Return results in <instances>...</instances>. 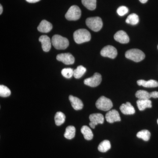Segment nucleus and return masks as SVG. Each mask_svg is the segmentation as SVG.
<instances>
[{"label":"nucleus","instance_id":"nucleus-1","mask_svg":"<svg viewBox=\"0 0 158 158\" xmlns=\"http://www.w3.org/2000/svg\"><path fill=\"white\" fill-rule=\"evenodd\" d=\"M73 38L76 43L81 44L90 41L91 39V35L90 32L86 29H79L75 31Z\"/></svg>","mask_w":158,"mask_h":158},{"label":"nucleus","instance_id":"nucleus-2","mask_svg":"<svg viewBox=\"0 0 158 158\" xmlns=\"http://www.w3.org/2000/svg\"><path fill=\"white\" fill-rule=\"evenodd\" d=\"M52 43L54 47L58 50L65 49L69 45V41L67 38L58 34L53 36Z\"/></svg>","mask_w":158,"mask_h":158},{"label":"nucleus","instance_id":"nucleus-3","mask_svg":"<svg viewBox=\"0 0 158 158\" xmlns=\"http://www.w3.org/2000/svg\"><path fill=\"white\" fill-rule=\"evenodd\" d=\"M145 56L144 53L138 49H131L125 53V57L127 59L137 62L142 61Z\"/></svg>","mask_w":158,"mask_h":158},{"label":"nucleus","instance_id":"nucleus-4","mask_svg":"<svg viewBox=\"0 0 158 158\" xmlns=\"http://www.w3.org/2000/svg\"><path fill=\"white\" fill-rule=\"evenodd\" d=\"M86 24L90 30L94 32H98L103 26L102 21L99 17L88 18L86 19Z\"/></svg>","mask_w":158,"mask_h":158},{"label":"nucleus","instance_id":"nucleus-5","mask_svg":"<svg viewBox=\"0 0 158 158\" xmlns=\"http://www.w3.org/2000/svg\"><path fill=\"white\" fill-rule=\"evenodd\" d=\"M81 15V11L77 6H71L65 15V17L69 21H76L78 20Z\"/></svg>","mask_w":158,"mask_h":158},{"label":"nucleus","instance_id":"nucleus-6","mask_svg":"<svg viewBox=\"0 0 158 158\" xmlns=\"http://www.w3.org/2000/svg\"><path fill=\"white\" fill-rule=\"evenodd\" d=\"M96 106L99 110L107 111L112 109L113 104L110 99L105 96H102L97 101Z\"/></svg>","mask_w":158,"mask_h":158},{"label":"nucleus","instance_id":"nucleus-7","mask_svg":"<svg viewBox=\"0 0 158 158\" xmlns=\"http://www.w3.org/2000/svg\"><path fill=\"white\" fill-rule=\"evenodd\" d=\"M102 76L100 74L96 73L91 77L85 79L84 81V84L90 87H96L98 86L102 82Z\"/></svg>","mask_w":158,"mask_h":158},{"label":"nucleus","instance_id":"nucleus-8","mask_svg":"<svg viewBox=\"0 0 158 158\" xmlns=\"http://www.w3.org/2000/svg\"><path fill=\"white\" fill-rule=\"evenodd\" d=\"M100 54L102 56L114 59L117 56V51L113 46L107 45L102 49Z\"/></svg>","mask_w":158,"mask_h":158},{"label":"nucleus","instance_id":"nucleus-9","mask_svg":"<svg viewBox=\"0 0 158 158\" xmlns=\"http://www.w3.org/2000/svg\"><path fill=\"white\" fill-rule=\"evenodd\" d=\"M90 122L89 125L92 128H95V126L98 124H103L104 122V117L100 113H94L89 116Z\"/></svg>","mask_w":158,"mask_h":158},{"label":"nucleus","instance_id":"nucleus-10","mask_svg":"<svg viewBox=\"0 0 158 158\" xmlns=\"http://www.w3.org/2000/svg\"><path fill=\"white\" fill-rule=\"evenodd\" d=\"M56 59L57 60L63 62L65 65H72L75 62L74 57L69 53L59 54L57 55Z\"/></svg>","mask_w":158,"mask_h":158},{"label":"nucleus","instance_id":"nucleus-11","mask_svg":"<svg viewBox=\"0 0 158 158\" xmlns=\"http://www.w3.org/2000/svg\"><path fill=\"white\" fill-rule=\"evenodd\" d=\"M106 119L109 123H113L121 120L120 116L118 111L115 110H110L106 115Z\"/></svg>","mask_w":158,"mask_h":158},{"label":"nucleus","instance_id":"nucleus-12","mask_svg":"<svg viewBox=\"0 0 158 158\" xmlns=\"http://www.w3.org/2000/svg\"><path fill=\"white\" fill-rule=\"evenodd\" d=\"M39 40L41 42L43 50L45 52L50 50L52 43L49 37L47 35H42L39 37Z\"/></svg>","mask_w":158,"mask_h":158},{"label":"nucleus","instance_id":"nucleus-13","mask_svg":"<svg viewBox=\"0 0 158 158\" xmlns=\"http://www.w3.org/2000/svg\"><path fill=\"white\" fill-rule=\"evenodd\" d=\"M114 38L116 41L120 43L127 44L129 42V37L124 31H119L116 32L114 35Z\"/></svg>","mask_w":158,"mask_h":158},{"label":"nucleus","instance_id":"nucleus-14","mask_svg":"<svg viewBox=\"0 0 158 158\" xmlns=\"http://www.w3.org/2000/svg\"><path fill=\"white\" fill-rule=\"evenodd\" d=\"M120 110L125 115H133L135 113V108L129 102L122 105L120 107Z\"/></svg>","mask_w":158,"mask_h":158},{"label":"nucleus","instance_id":"nucleus-15","mask_svg":"<svg viewBox=\"0 0 158 158\" xmlns=\"http://www.w3.org/2000/svg\"><path fill=\"white\" fill-rule=\"evenodd\" d=\"M52 29V25L50 23L46 20H43L37 27V30L42 33H47Z\"/></svg>","mask_w":158,"mask_h":158},{"label":"nucleus","instance_id":"nucleus-16","mask_svg":"<svg viewBox=\"0 0 158 158\" xmlns=\"http://www.w3.org/2000/svg\"><path fill=\"white\" fill-rule=\"evenodd\" d=\"M69 98L71 104L72 106L75 110H79L83 109L84 104L80 99L72 95H70Z\"/></svg>","mask_w":158,"mask_h":158},{"label":"nucleus","instance_id":"nucleus-17","mask_svg":"<svg viewBox=\"0 0 158 158\" xmlns=\"http://www.w3.org/2000/svg\"><path fill=\"white\" fill-rule=\"evenodd\" d=\"M137 84L139 86H142L145 88H156L158 87V82L155 80H150L148 81L138 80Z\"/></svg>","mask_w":158,"mask_h":158},{"label":"nucleus","instance_id":"nucleus-18","mask_svg":"<svg viewBox=\"0 0 158 158\" xmlns=\"http://www.w3.org/2000/svg\"><path fill=\"white\" fill-rule=\"evenodd\" d=\"M137 106L140 111H143L146 108H151L152 107L151 101L150 99H139L137 101Z\"/></svg>","mask_w":158,"mask_h":158},{"label":"nucleus","instance_id":"nucleus-19","mask_svg":"<svg viewBox=\"0 0 158 158\" xmlns=\"http://www.w3.org/2000/svg\"><path fill=\"white\" fill-rule=\"evenodd\" d=\"M81 132L83 134L84 138L86 140L90 141L92 140L93 138V133L90 128L87 126H84L82 127L81 129Z\"/></svg>","mask_w":158,"mask_h":158},{"label":"nucleus","instance_id":"nucleus-20","mask_svg":"<svg viewBox=\"0 0 158 158\" xmlns=\"http://www.w3.org/2000/svg\"><path fill=\"white\" fill-rule=\"evenodd\" d=\"M75 134V128L73 126H69L67 127H66L65 134H64V137L66 139L70 140V139L74 138Z\"/></svg>","mask_w":158,"mask_h":158},{"label":"nucleus","instance_id":"nucleus-21","mask_svg":"<svg viewBox=\"0 0 158 158\" xmlns=\"http://www.w3.org/2000/svg\"><path fill=\"white\" fill-rule=\"evenodd\" d=\"M65 114L61 112H58L56 113L55 116V121L56 124L58 126L61 125L65 122Z\"/></svg>","mask_w":158,"mask_h":158},{"label":"nucleus","instance_id":"nucleus-22","mask_svg":"<svg viewBox=\"0 0 158 158\" xmlns=\"http://www.w3.org/2000/svg\"><path fill=\"white\" fill-rule=\"evenodd\" d=\"M111 145L110 141L108 140H104L102 141L98 146L99 151L102 152H106L111 148Z\"/></svg>","mask_w":158,"mask_h":158},{"label":"nucleus","instance_id":"nucleus-23","mask_svg":"<svg viewBox=\"0 0 158 158\" xmlns=\"http://www.w3.org/2000/svg\"><path fill=\"white\" fill-rule=\"evenodd\" d=\"M87 69L82 65H79L74 70L73 76L75 78L79 79L81 77L86 73Z\"/></svg>","mask_w":158,"mask_h":158},{"label":"nucleus","instance_id":"nucleus-24","mask_svg":"<svg viewBox=\"0 0 158 158\" xmlns=\"http://www.w3.org/2000/svg\"><path fill=\"white\" fill-rule=\"evenodd\" d=\"M96 2L97 0H82V4L90 10L96 9Z\"/></svg>","mask_w":158,"mask_h":158},{"label":"nucleus","instance_id":"nucleus-25","mask_svg":"<svg viewBox=\"0 0 158 158\" xmlns=\"http://www.w3.org/2000/svg\"><path fill=\"white\" fill-rule=\"evenodd\" d=\"M137 137L144 141H148L150 138L151 133L148 130H142L137 133Z\"/></svg>","mask_w":158,"mask_h":158},{"label":"nucleus","instance_id":"nucleus-26","mask_svg":"<svg viewBox=\"0 0 158 158\" xmlns=\"http://www.w3.org/2000/svg\"><path fill=\"white\" fill-rule=\"evenodd\" d=\"M139 17L137 14H135V13L130 15L126 20V22L127 23L132 25L137 24L139 23Z\"/></svg>","mask_w":158,"mask_h":158},{"label":"nucleus","instance_id":"nucleus-27","mask_svg":"<svg viewBox=\"0 0 158 158\" xmlns=\"http://www.w3.org/2000/svg\"><path fill=\"white\" fill-rule=\"evenodd\" d=\"M135 96L139 99L148 100L151 98L150 94L144 90H139L137 91Z\"/></svg>","mask_w":158,"mask_h":158},{"label":"nucleus","instance_id":"nucleus-28","mask_svg":"<svg viewBox=\"0 0 158 158\" xmlns=\"http://www.w3.org/2000/svg\"><path fill=\"white\" fill-rule=\"evenodd\" d=\"M11 90L8 87L5 85H0V96L2 97L6 98L10 96Z\"/></svg>","mask_w":158,"mask_h":158},{"label":"nucleus","instance_id":"nucleus-29","mask_svg":"<svg viewBox=\"0 0 158 158\" xmlns=\"http://www.w3.org/2000/svg\"><path fill=\"white\" fill-rule=\"evenodd\" d=\"M74 70L72 68L63 69L61 71L62 75L66 78L69 79L73 76Z\"/></svg>","mask_w":158,"mask_h":158},{"label":"nucleus","instance_id":"nucleus-30","mask_svg":"<svg viewBox=\"0 0 158 158\" xmlns=\"http://www.w3.org/2000/svg\"><path fill=\"white\" fill-rule=\"evenodd\" d=\"M129 11V9L127 7L124 6H122L118 8L117 10V12L119 16H123L127 14Z\"/></svg>","mask_w":158,"mask_h":158},{"label":"nucleus","instance_id":"nucleus-31","mask_svg":"<svg viewBox=\"0 0 158 158\" xmlns=\"http://www.w3.org/2000/svg\"><path fill=\"white\" fill-rule=\"evenodd\" d=\"M150 94V96L151 98H158V91H153L151 92Z\"/></svg>","mask_w":158,"mask_h":158},{"label":"nucleus","instance_id":"nucleus-32","mask_svg":"<svg viewBox=\"0 0 158 158\" xmlns=\"http://www.w3.org/2000/svg\"><path fill=\"white\" fill-rule=\"evenodd\" d=\"M28 2L31 3H34L39 2L40 0H26Z\"/></svg>","mask_w":158,"mask_h":158},{"label":"nucleus","instance_id":"nucleus-33","mask_svg":"<svg viewBox=\"0 0 158 158\" xmlns=\"http://www.w3.org/2000/svg\"><path fill=\"white\" fill-rule=\"evenodd\" d=\"M3 12V7L2 5H0V15H2Z\"/></svg>","mask_w":158,"mask_h":158},{"label":"nucleus","instance_id":"nucleus-34","mask_svg":"<svg viewBox=\"0 0 158 158\" xmlns=\"http://www.w3.org/2000/svg\"><path fill=\"white\" fill-rule=\"evenodd\" d=\"M139 1H140V2H141V3H145L147 2L148 0H139Z\"/></svg>","mask_w":158,"mask_h":158},{"label":"nucleus","instance_id":"nucleus-35","mask_svg":"<svg viewBox=\"0 0 158 158\" xmlns=\"http://www.w3.org/2000/svg\"><path fill=\"white\" fill-rule=\"evenodd\" d=\"M157 123H158V120H157Z\"/></svg>","mask_w":158,"mask_h":158},{"label":"nucleus","instance_id":"nucleus-36","mask_svg":"<svg viewBox=\"0 0 158 158\" xmlns=\"http://www.w3.org/2000/svg\"><path fill=\"white\" fill-rule=\"evenodd\" d=\"M157 48H158V46H157Z\"/></svg>","mask_w":158,"mask_h":158}]
</instances>
